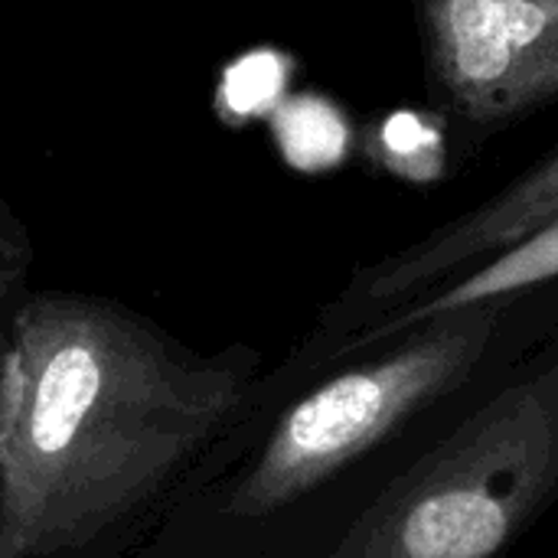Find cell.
<instances>
[{
  "instance_id": "1",
  "label": "cell",
  "mask_w": 558,
  "mask_h": 558,
  "mask_svg": "<svg viewBox=\"0 0 558 558\" xmlns=\"http://www.w3.org/2000/svg\"><path fill=\"white\" fill-rule=\"evenodd\" d=\"M232 369L183 363L118 311H20L0 366V558L92 539L150 497L239 405Z\"/></svg>"
},
{
  "instance_id": "2",
  "label": "cell",
  "mask_w": 558,
  "mask_h": 558,
  "mask_svg": "<svg viewBox=\"0 0 558 558\" xmlns=\"http://www.w3.org/2000/svg\"><path fill=\"white\" fill-rule=\"evenodd\" d=\"M558 497V333L494 373L327 558H500Z\"/></svg>"
},
{
  "instance_id": "3",
  "label": "cell",
  "mask_w": 558,
  "mask_h": 558,
  "mask_svg": "<svg viewBox=\"0 0 558 558\" xmlns=\"http://www.w3.org/2000/svg\"><path fill=\"white\" fill-rule=\"evenodd\" d=\"M517 301L432 317L386 340L389 350L311 389L275 425L229 513L275 517L379 454L412 461L474 389L517 360L510 347Z\"/></svg>"
},
{
  "instance_id": "4",
  "label": "cell",
  "mask_w": 558,
  "mask_h": 558,
  "mask_svg": "<svg viewBox=\"0 0 558 558\" xmlns=\"http://www.w3.org/2000/svg\"><path fill=\"white\" fill-rule=\"evenodd\" d=\"M425 82L477 144L558 101V0H418Z\"/></svg>"
},
{
  "instance_id": "5",
  "label": "cell",
  "mask_w": 558,
  "mask_h": 558,
  "mask_svg": "<svg viewBox=\"0 0 558 558\" xmlns=\"http://www.w3.org/2000/svg\"><path fill=\"white\" fill-rule=\"evenodd\" d=\"M556 209L558 150H553L484 203L363 271L330 311V330H366L523 239Z\"/></svg>"
},
{
  "instance_id": "6",
  "label": "cell",
  "mask_w": 558,
  "mask_h": 558,
  "mask_svg": "<svg viewBox=\"0 0 558 558\" xmlns=\"http://www.w3.org/2000/svg\"><path fill=\"white\" fill-rule=\"evenodd\" d=\"M558 278V209L546 216L533 232L523 239L510 242L487 262L468 268L454 281L435 288L432 294L405 304L402 311L369 324L366 330L353 333L347 350H366L376 343H386L399 337L402 330H412L432 317L454 314L474 304H490V301H507V298H523L533 288H543Z\"/></svg>"
},
{
  "instance_id": "7",
  "label": "cell",
  "mask_w": 558,
  "mask_h": 558,
  "mask_svg": "<svg viewBox=\"0 0 558 558\" xmlns=\"http://www.w3.org/2000/svg\"><path fill=\"white\" fill-rule=\"evenodd\" d=\"M281 124H294L304 128V137H291L281 141L284 154L301 163V167H320L340 157L343 150V124L337 121V114L330 108H324L320 101H298V108H284L281 111Z\"/></svg>"
},
{
  "instance_id": "8",
  "label": "cell",
  "mask_w": 558,
  "mask_h": 558,
  "mask_svg": "<svg viewBox=\"0 0 558 558\" xmlns=\"http://www.w3.org/2000/svg\"><path fill=\"white\" fill-rule=\"evenodd\" d=\"M281 85V62L268 52L262 56H248L245 62H239L226 82V95L232 101L235 111H252L258 105H265Z\"/></svg>"
}]
</instances>
